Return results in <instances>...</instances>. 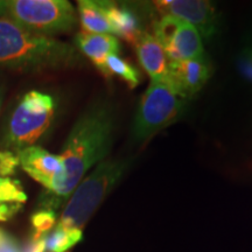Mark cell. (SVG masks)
<instances>
[{"label": "cell", "mask_w": 252, "mask_h": 252, "mask_svg": "<svg viewBox=\"0 0 252 252\" xmlns=\"http://www.w3.org/2000/svg\"><path fill=\"white\" fill-rule=\"evenodd\" d=\"M20 167L36 182L46 188V197L41 202L43 209L52 210V202L61 189L65 168L61 157L34 145L17 153Z\"/></svg>", "instance_id": "cell-8"}, {"label": "cell", "mask_w": 252, "mask_h": 252, "mask_svg": "<svg viewBox=\"0 0 252 252\" xmlns=\"http://www.w3.org/2000/svg\"><path fill=\"white\" fill-rule=\"evenodd\" d=\"M106 67H108L110 77L112 75L121 77L123 81L127 83V86L133 89L139 86L141 76L140 72L130 64L126 60L119 58V55H111L106 59Z\"/></svg>", "instance_id": "cell-16"}, {"label": "cell", "mask_w": 252, "mask_h": 252, "mask_svg": "<svg viewBox=\"0 0 252 252\" xmlns=\"http://www.w3.org/2000/svg\"><path fill=\"white\" fill-rule=\"evenodd\" d=\"M154 37L165 50L169 62L203 58L202 37L196 28L173 17H162L153 26Z\"/></svg>", "instance_id": "cell-7"}, {"label": "cell", "mask_w": 252, "mask_h": 252, "mask_svg": "<svg viewBox=\"0 0 252 252\" xmlns=\"http://www.w3.org/2000/svg\"><path fill=\"white\" fill-rule=\"evenodd\" d=\"M134 47L137 50L138 60L152 80L151 82L169 86L171 62L156 37L143 32Z\"/></svg>", "instance_id": "cell-11"}, {"label": "cell", "mask_w": 252, "mask_h": 252, "mask_svg": "<svg viewBox=\"0 0 252 252\" xmlns=\"http://www.w3.org/2000/svg\"><path fill=\"white\" fill-rule=\"evenodd\" d=\"M213 68L207 56L171 63L169 86L182 98L195 96L212 76Z\"/></svg>", "instance_id": "cell-10"}, {"label": "cell", "mask_w": 252, "mask_h": 252, "mask_svg": "<svg viewBox=\"0 0 252 252\" xmlns=\"http://www.w3.org/2000/svg\"><path fill=\"white\" fill-rule=\"evenodd\" d=\"M185 106L186 99L171 87L151 82L135 113L132 135L137 141H146L178 121Z\"/></svg>", "instance_id": "cell-6"}, {"label": "cell", "mask_w": 252, "mask_h": 252, "mask_svg": "<svg viewBox=\"0 0 252 252\" xmlns=\"http://www.w3.org/2000/svg\"><path fill=\"white\" fill-rule=\"evenodd\" d=\"M19 166H20V162H19L17 153L0 150V176L9 178L14 175Z\"/></svg>", "instance_id": "cell-19"}, {"label": "cell", "mask_w": 252, "mask_h": 252, "mask_svg": "<svg viewBox=\"0 0 252 252\" xmlns=\"http://www.w3.org/2000/svg\"><path fill=\"white\" fill-rule=\"evenodd\" d=\"M154 7L163 17H173L196 28L201 37L210 39L217 31V13L209 1L203 0H159Z\"/></svg>", "instance_id": "cell-9"}, {"label": "cell", "mask_w": 252, "mask_h": 252, "mask_svg": "<svg viewBox=\"0 0 252 252\" xmlns=\"http://www.w3.org/2000/svg\"><path fill=\"white\" fill-rule=\"evenodd\" d=\"M21 208L20 203H2L0 204V220H7L13 217Z\"/></svg>", "instance_id": "cell-22"}, {"label": "cell", "mask_w": 252, "mask_h": 252, "mask_svg": "<svg viewBox=\"0 0 252 252\" xmlns=\"http://www.w3.org/2000/svg\"><path fill=\"white\" fill-rule=\"evenodd\" d=\"M0 252H21L17 239L1 228H0Z\"/></svg>", "instance_id": "cell-20"}, {"label": "cell", "mask_w": 252, "mask_h": 252, "mask_svg": "<svg viewBox=\"0 0 252 252\" xmlns=\"http://www.w3.org/2000/svg\"><path fill=\"white\" fill-rule=\"evenodd\" d=\"M77 59L69 43L25 30L7 15L0 17V67L41 71L70 67Z\"/></svg>", "instance_id": "cell-2"}, {"label": "cell", "mask_w": 252, "mask_h": 252, "mask_svg": "<svg viewBox=\"0 0 252 252\" xmlns=\"http://www.w3.org/2000/svg\"><path fill=\"white\" fill-rule=\"evenodd\" d=\"M78 19L86 33L112 34L108 14L103 7L102 1L94 0H80L77 5Z\"/></svg>", "instance_id": "cell-14"}, {"label": "cell", "mask_w": 252, "mask_h": 252, "mask_svg": "<svg viewBox=\"0 0 252 252\" xmlns=\"http://www.w3.org/2000/svg\"><path fill=\"white\" fill-rule=\"evenodd\" d=\"M7 1L8 0H6V1H0V17H2V15H6V11H7Z\"/></svg>", "instance_id": "cell-25"}, {"label": "cell", "mask_w": 252, "mask_h": 252, "mask_svg": "<svg viewBox=\"0 0 252 252\" xmlns=\"http://www.w3.org/2000/svg\"><path fill=\"white\" fill-rule=\"evenodd\" d=\"M6 15L25 30L50 37L77 24L76 11L65 0H9Z\"/></svg>", "instance_id": "cell-5"}, {"label": "cell", "mask_w": 252, "mask_h": 252, "mask_svg": "<svg viewBox=\"0 0 252 252\" xmlns=\"http://www.w3.org/2000/svg\"><path fill=\"white\" fill-rule=\"evenodd\" d=\"M4 97H5V86L4 83H2V81L0 80V110H1L2 102H4Z\"/></svg>", "instance_id": "cell-24"}, {"label": "cell", "mask_w": 252, "mask_h": 252, "mask_svg": "<svg viewBox=\"0 0 252 252\" xmlns=\"http://www.w3.org/2000/svg\"><path fill=\"white\" fill-rule=\"evenodd\" d=\"M27 201V195L24 191L21 184L11 178L0 176V204L20 203Z\"/></svg>", "instance_id": "cell-17"}, {"label": "cell", "mask_w": 252, "mask_h": 252, "mask_svg": "<svg viewBox=\"0 0 252 252\" xmlns=\"http://www.w3.org/2000/svg\"><path fill=\"white\" fill-rule=\"evenodd\" d=\"M102 4L108 14L113 35L122 37L134 46L143 34L135 14L125 5H119L117 2L102 1Z\"/></svg>", "instance_id": "cell-13"}, {"label": "cell", "mask_w": 252, "mask_h": 252, "mask_svg": "<svg viewBox=\"0 0 252 252\" xmlns=\"http://www.w3.org/2000/svg\"><path fill=\"white\" fill-rule=\"evenodd\" d=\"M76 43L81 52L94 63L103 76L110 78L106 59L111 55H119L121 53V43L117 37L111 34H93L81 32L76 36Z\"/></svg>", "instance_id": "cell-12"}, {"label": "cell", "mask_w": 252, "mask_h": 252, "mask_svg": "<svg viewBox=\"0 0 252 252\" xmlns=\"http://www.w3.org/2000/svg\"><path fill=\"white\" fill-rule=\"evenodd\" d=\"M115 109L108 100H94L69 132L59 154L65 168L64 181L52 202V210L72 194L91 167L108 156L115 132Z\"/></svg>", "instance_id": "cell-1"}, {"label": "cell", "mask_w": 252, "mask_h": 252, "mask_svg": "<svg viewBox=\"0 0 252 252\" xmlns=\"http://www.w3.org/2000/svg\"><path fill=\"white\" fill-rule=\"evenodd\" d=\"M239 69L249 81L252 82V50H247L239 60Z\"/></svg>", "instance_id": "cell-21"}, {"label": "cell", "mask_w": 252, "mask_h": 252, "mask_svg": "<svg viewBox=\"0 0 252 252\" xmlns=\"http://www.w3.org/2000/svg\"><path fill=\"white\" fill-rule=\"evenodd\" d=\"M31 220L33 226V239L42 238L56 225V213L48 209L37 210L33 214Z\"/></svg>", "instance_id": "cell-18"}, {"label": "cell", "mask_w": 252, "mask_h": 252, "mask_svg": "<svg viewBox=\"0 0 252 252\" xmlns=\"http://www.w3.org/2000/svg\"><path fill=\"white\" fill-rule=\"evenodd\" d=\"M127 166L126 160L100 161L93 173L83 179L72 191L60 219V224L82 230L105 200L106 195L118 184Z\"/></svg>", "instance_id": "cell-4"}, {"label": "cell", "mask_w": 252, "mask_h": 252, "mask_svg": "<svg viewBox=\"0 0 252 252\" xmlns=\"http://www.w3.org/2000/svg\"><path fill=\"white\" fill-rule=\"evenodd\" d=\"M82 230L65 228L58 223L54 228L47 234L45 239L46 251L49 252H65L75 247L82 239Z\"/></svg>", "instance_id": "cell-15"}, {"label": "cell", "mask_w": 252, "mask_h": 252, "mask_svg": "<svg viewBox=\"0 0 252 252\" xmlns=\"http://www.w3.org/2000/svg\"><path fill=\"white\" fill-rule=\"evenodd\" d=\"M56 103L48 94L28 91L20 97L2 126L0 150L18 153L34 146L52 125Z\"/></svg>", "instance_id": "cell-3"}, {"label": "cell", "mask_w": 252, "mask_h": 252, "mask_svg": "<svg viewBox=\"0 0 252 252\" xmlns=\"http://www.w3.org/2000/svg\"><path fill=\"white\" fill-rule=\"evenodd\" d=\"M21 252H46L45 247V239L39 238V239H33L30 242V244L27 245Z\"/></svg>", "instance_id": "cell-23"}]
</instances>
